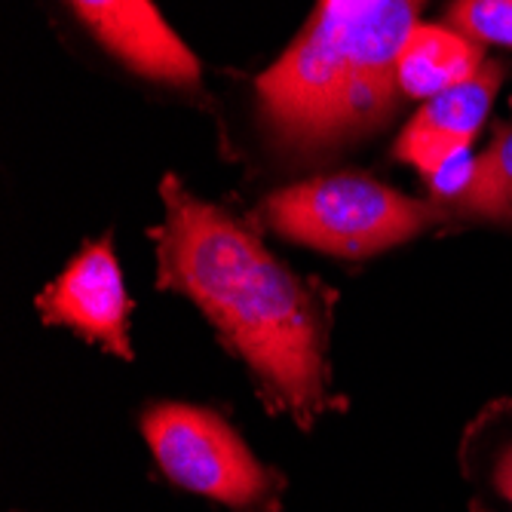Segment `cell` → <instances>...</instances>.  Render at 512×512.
<instances>
[{
    "mask_svg": "<svg viewBox=\"0 0 512 512\" xmlns=\"http://www.w3.org/2000/svg\"><path fill=\"white\" fill-rule=\"evenodd\" d=\"M34 307L43 325L68 329L117 359L129 362L135 356L129 341L132 301L111 237L83 246L80 255H74V261L37 295Z\"/></svg>",
    "mask_w": 512,
    "mask_h": 512,
    "instance_id": "obj_5",
    "label": "cell"
},
{
    "mask_svg": "<svg viewBox=\"0 0 512 512\" xmlns=\"http://www.w3.org/2000/svg\"><path fill=\"white\" fill-rule=\"evenodd\" d=\"M138 433L169 485L230 512H283L286 476L264 463L218 408L154 402L138 414Z\"/></svg>",
    "mask_w": 512,
    "mask_h": 512,
    "instance_id": "obj_3",
    "label": "cell"
},
{
    "mask_svg": "<svg viewBox=\"0 0 512 512\" xmlns=\"http://www.w3.org/2000/svg\"><path fill=\"white\" fill-rule=\"evenodd\" d=\"M427 0H319L304 34L258 77L264 123L298 154L335 151L396 111L399 56Z\"/></svg>",
    "mask_w": 512,
    "mask_h": 512,
    "instance_id": "obj_2",
    "label": "cell"
},
{
    "mask_svg": "<svg viewBox=\"0 0 512 512\" xmlns=\"http://www.w3.org/2000/svg\"><path fill=\"white\" fill-rule=\"evenodd\" d=\"M457 463L473 512H512V399L488 402L460 436Z\"/></svg>",
    "mask_w": 512,
    "mask_h": 512,
    "instance_id": "obj_8",
    "label": "cell"
},
{
    "mask_svg": "<svg viewBox=\"0 0 512 512\" xmlns=\"http://www.w3.org/2000/svg\"><path fill=\"white\" fill-rule=\"evenodd\" d=\"M451 209L494 224H512V129H500L488 151L473 160L463 191L451 197Z\"/></svg>",
    "mask_w": 512,
    "mask_h": 512,
    "instance_id": "obj_10",
    "label": "cell"
},
{
    "mask_svg": "<svg viewBox=\"0 0 512 512\" xmlns=\"http://www.w3.org/2000/svg\"><path fill=\"white\" fill-rule=\"evenodd\" d=\"M503 83V65L482 62V68L463 83L427 99V105L411 117L396 142V157L436 178L439 169L470 148L479 135L494 96Z\"/></svg>",
    "mask_w": 512,
    "mask_h": 512,
    "instance_id": "obj_7",
    "label": "cell"
},
{
    "mask_svg": "<svg viewBox=\"0 0 512 512\" xmlns=\"http://www.w3.org/2000/svg\"><path fill=\"white\" fill-rule=\"evenodd\" d=\"M479 43L454 28L417 25L399 56V86L411 99H433L482 68Z\"/></svg>",
    "mask_w": 512,
    "mask_h": 512,
    "instance_id": "obj_9",
    "label": "cell"
},
{
    "mask_svg": "<svg viewBox=\"0 0 512 512\" xmlns=\"http://www.w3.org/2000/svg\"><path fill=\"white\" fill-rule=\"evenodd\" d=\"M166 218L154 227L157 286L191 298L227 353L240 359L261 405L310 433L344 408L332 390L335 295L279 261L249 224L163 178Z\"/></svg>",
    "mask_w": 512,
    "mask_h": 512,
    "instance_id": "obj_1",
    "label": "cell"
},
{
    "mask_svg": "<svg viewBox=\"0 0 512 512\" xmlns=\"http://www.w3.org/2000/svg\"><path fill=\"white\" fill-rule=\"evenodd\" d=\"M439 209L359 172L322 175L276 191L264 221L292 243L359 261L402 246L439 221Z\"/></svg>",
    "mask_w": 512,
    "mask_h": 512,
    "instance_id": "obj_4",
    "label": "cell"
},
{
    "mask_svg": "<svg viewBox=\"0 0 512 512\" xmlns=\"http://www.w3.org/2000/svg\"><path fill=\"white\" fill-rule=\"evenodd\" d=\"M448 28L476 43L512 46V0H451Z\"/></svg>",
    "mask_w": 512,
    "mask_h": 512,
    "instance_id": "obj_11",
    "label": "cell"
},
{
    "mask_svg": "<svg viewBox=\"0 0 512 512\" xmlns=\"http://www.w3.org/2000/svg\"><path fill=\"white\" fill-rule=\"evenodd\" d=\"M108 50L135 74L157 83L194 86L197 56L166 25L151 0H68Z\"/></svg>",
    "mask_w": 512,
    "mask_h": 512,
    "instance_id": "obj_6",
    "label": "cell"
}]
</instances>
